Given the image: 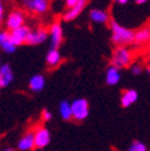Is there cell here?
<instances>
[{
	"instance_id": "obj_30",
	"label": "cell",
	"mask_w": 150,
	"mask_h": 151,
	"mask_svg": "<svg viewBox=\"0 0 150 151\" xmlns=\"http://www.w3.org/2000/svg\"><path fill=\"white\" fill-rule=\"evenodd\" d=\"M146 71H148V74H150V57H149V64H148V68H146Z\"/></svg>"
},
{
	"instance_id": "obj_31",
	"label": "cell",
	"mask_w": 150,
	"mask_h": 151,
	"mask_svg": "<svg viewBox=\"0 0 150 151\" xmlns=\"http://www.w3.org/2000/svg\"><path fill=\"white\" fill-rule=\"evenodd\" d=\"M4 151H16V150H15V149H12V147H6Z\"/></svg>"
},
{
	"instance_id": "obj_10",
	"label": "cell",
	"mask_w": 150,
	"mask_h": 151,
	"mask_svg": "<svg viewBox=\"0 0 150 151\" xmlns=\"http://www.w3.org/2000/svg\"><path fill=\"white\" fill-rule=\"evenodd\" d=\"M87 3H89V0H78V3L75 4L71 9H68L64 12L63 19L65 21H73V20H75L82 11H84V9H85V6H86Z\"/></svg>"
},
{
	"instance_id": "obj_8",
	"label": "cell",
	"mask_w": 150,
	"mask_h": 151,
	"mask_svg": "<svg viewBox=\"0 0 150 151\" xmlns=\"http://www.w3.org/2000/svg\"><path fill=\"white\" fill-rule=\"evenodd\" d=\"M30 32H31V29H30L27 26H25V25L19 27V28H16V29H14V31H10V36H11L12 43L16 47H19V46H21V44L26 43Z\"/></svg>"
},
{
	"instance_id": "obj_12",
	"label": "cell",
	"mask_w": 150,
	"mask_h": 151,
	"mask_svg": "<svg viewBox=\"0 0 150 151\" xmlns=\"http://www.w3.org/2000/svg\"><path fill=\"white\" fill-rule=\"evenodd\" d=\"M36 147L33 132H27L21 137L17 142V150L20 151H32Z\"/></svg>"
},
{
	"instance_id": "obj_13",
	"label": "cell",
	"mask_w": 150,
	"mask_h": 151,
	"mask_svg": "<svg viewBox=\"0 0 150 151\" xmlns=\"http://www.w3.org/2000/svg\"><path fill=\"white\" fill-rule=\"evenodd\" d=\"M122 78V74H121V69L118 68L111 65L107 68L106 70V75H105V80H106V84L108 86H116L119 84Z\"/></svg>"
},
{
	"instance_id": "obj_9",
	"label": "cell",
	"mask_w": 150,
	"mask_h": 151,
	"mask_svg": "<svg viewBox=\"0 0 150 151\" xmlns=\"http://www.w3.org/2000/svg\"><path fill=\"white\" fill-rule=\"evenodd\" d=\"M150 43V26L145 25L134 32V46H146Z\"/></svg>"
},
{
	"instance_id": "obj_2",
	"label": "cell",
	"mask_w": 150,
	"mask_h": 151,
	"mask_svg": "<svg viewBox=\"0 0 150 151\" xmlns=\"http://www.w3.org/2000/svg\"><path fill=\"white\" fill-rule=\"evenodd\" d=\"M134 54L129 47H116L111 57V65L118 69H124L133 64Z\"/></svg>"
},
{
	"instance_id": "obj_7",
	"label": "cell",
	"mask_w": 150,
	"mask_h": 151,
	"mask_svg": "<svg viewBox=\"0 0 150 151\" xmlns=\"http://www.w3.org/2000/svg\"><path fill=\"white\" fill-rule=\"evenodd\" d=\"M47 38H48V29L43 28V27H38L36 29H32V31L28 33L26 44H30V46H37V44H41L43 42H46Z\"/></svg>"
},
{
	"instance_id": "obj_15",
	"label": "cell",
	"mask_w": 150,
	"mask_h": 151,
	"mask_svg": "<svg viewBox=\"0 0 150 151\" xmlns=\"http://www.w3.org/2000/svg\"><path fill=\"white\" fill-rule=\"evenodd\" d=\"M0 48L7 54H11L16 49V46L11 41L10 31H0Z\"/></svg>"
},
{
	"instance_id": "obj_24",
	"label": "cell",
	"mask_w": 150,
	"mask_h": 151,
	"mask_svg": "<svg viewBox=\"0 0 150 151\" xmlns=\"http://www.w3.org/2000/svg\"><path fill=\"white\" fill-rule=\"evenodd\" d=\"M76 3H78V0H65V6L68 7V9H71Z\"/></svg>"
},
{
	"instance_id": "obj_27",
	"label": "cell",
	"mask_w": 150,
	"mask_h": 151,
	"mask_svg": "<svg viewBox=\"0 0 150 151\" xmlns=\"http://www.w3.org/2000/svg\"><path fill=\"white\" fill-rule=\"evenodd\" d=\"M149 0H136V3L138 4V5H143V4H145V3H148Z\"/></svg>"
},
{
	"instance_id": "obj_32",
	"label": "cell",
	"mask_w": 150,
	"mask_h": 151,
	"mask_svg": "<svg viewBox=\"0 0 150 151\" xmlns=\"http://www.w3.org/2000/svg\"><path fill=\"white\" fill-rule=\"evenodd\" d=\"M1 65H3L1 64V57H0V68H1Z\"/></svg>"
},
{
	"instance_id": "obj_22",
	"label": "cell",
	"mask_w": 150,
	"mask_h": 151,
	"mask_svg": "<svg viewBox=\"0 0 150 151\" xmlns=\"http://www.w3.org/2000/svg\"><path fill=\"white\" fill-rule=\"evenodd\" d=\"M131 73L134 76H139V75L143 74V65L140 63H133L131 65Z\"/></svg>"
},
{
	"instance_id": "obj_14",
	"label": "cell",
	"mask_w": 150,
	"mask_h": 151,
	"mask_svg": "<svg viewBox=\"0 0 150 151\" xmlns=\"http://www.w3.org/2000/svg\"><path fill=\"white\" fill-rule=\"evenodd\" d=\"M139 99V95L137 92V90L134 88H128L125 91L122 92L121 95V106L123 108H128L131 106H133Z\"/></svg>"
},
{
	"instance_id": "obj_28",
	"label": "cell",
	"mask_w": 150,
	"mask_h": 151,
	"mask_svg": "<svg viewBox=\"0 0 150 151\" xmlns=\"http://www.w3.org/2000/svg\"><path fill=\"white\" fill-rule=\"evenodd\" d=\"M20 1H21V3H22V4H24V5H25V6H26V5H27V4H28V3H30V1H31V0H20Z\"/></svg>"
},
{
	"instance_id": "obj_18",
	"label": "cell",
	"mask_w": 150,
	"mask_h": 151,
	"mask_svg": "<svg viewBox=\"0 0 150 151\" xmlns=\"http://www.w3.org/2000/svg\"><path fill=\"white\" fill-rule=\"evenodd\" d=\"M46 63L49 68H57L62 63V54L59 49H54V48L49 49V52L46 55Z\"/></svg>"
},
{
	"instance_id": "obj_33",
	"label": "cell",
	"mask_w": 150,
	"mask_h": 151,
	"mask_svg": "<svg viewBox=\"0 0 150 151\" xmlns=\"http://www.w3.org/2000/svg\"><path fill=\"white\" fill-rule=\"evenodd\" d=\"M0 3H1V0H0Z\"/></svg>"
},
{
	"instance_id": "obj_3",
	"label": "cell",
	"mask_w": 150,
	"mask_h": 151,
	"mask_svg": "<svg viewBox=\"0 0 150 151\" xmlns=\"http://www.w3.org/2000/svg\"><path fill=\"white\" fill-rule=\"evenodd\" d=\"M71 111H73V119L76 122H82L89 117L90 106L86 99H76L71 102Z\"/></svg>"
},
{
	"instance_id": "obj_21",
	"label": "cell",
	"mask_w": 150,
	"mask_h": 151,
	"mask_svg": "<svg viewBox=\"0 0 150 151\" xmlns=\"http://www.w3.org/2000/svg\"><path fill=\"white\" fill-rule=\"evenodd\" d=\"M128 151H148V147L144 142L139 140H134L128 147Z\"/></svg>"
},
{
	"instance_id": "obj_4",
	"label": "cell",
	"mask_w": 150,
	"mask_h": 151,
	"mask_svg": "<svg viewBox=\"0 0 150 151\" xmlns=\"http://www.w3.org/2000/svg\"><path fill=\"white\" fill-rule=\"evenodd\" d=\"M33 135H35V145L36 149H44L49 145L50 142V133L46 127L43 125H37L33 129Z\"/></svg>"
},
{
	"instance_id": "obj_16",
	"label": "cell",
	"mask_w": 150,
	"mask_h": 151,
	"mask_svg": "<svg viewBox=\"0 0 150 151\" xmlns=\"http://www.w3.org/2000/svg\"><path fill=\"white\" fill-rule=\"evenodd\" d=\"M90 20L95 24H99V25H105V24H108L110 22V15L101 9H92L90 11Z\"/></svg>"
},
{
	"instance_id": "obj_11",
	"label": "cell",
	"mask_w": 150,
	"mask_h": 151,
	"mask_svg": "<svg viewBox=\"0 0 150 151\" xmlns=\"http://www.w3.org/2000/svg\"><path fill=\"white\" fill-rule=\"evenodd\" d=\"M26 9L37 15L46 14L49 9V0H31L26 5Z\"/></svg>"
},
{
	"instance_id": "obj_20",
	"label": "cell",
	"mask_w": 150,
	"mask_h": 151,
	"mask_svg": "<svg viewBox=\"0 0 150 151\" xmlns=\"http://www.w3.org/2000/svg\"><path fill=\"white\" fill-rule=\"evenodd\" d=\"M59 114H61L63 120H70L73 119V111H71V103L66 100H63L59 103Z\"/></svg>"
},
{
	"instance_id": "obj_6",
	"label": "cell",
	"mask_w": 150,
	"mask_h": 151,
	"mask_svg": "<svg viewBox=\"0 0 150 151\" xmlns=\"http://www.w3.org/2000/svg\"><path fill=\"white\" fill-rule=\"evenodd\" d=\"M24 22H25V15L22 11L20 10H15L9 14V16L6 17V28L7 31H14L21 26H24Z\"/></svg>"
},
{
	"instance_id": "obj_17",
	"label": "cell",
	"mask_w": 150,
	"mask_h": 151,
	"mask_svg": "<svg viewBox=\"0 0 150 151\" xmlns=\"http://www.w3.org/2000/svg\"><path fill=\"white\" fill-rule=\"evenodd\" d=\"M44 86H46V79L41 74L33 75L28 81V87L32 92H41L44 88Z\"/></svg>"
},
{
	"instance_id": "obj_25",
	"label": "cell",
	"mask_w": 150,
	"mask_h": 151,
	"mask_svg": "<svg viewBox=\"0 0 150 151\" xmlns=\"http://www.w3.org/2000/svg\"><path fill=\"white\" fill-rule=\"evenodd\" d=\"M3 16H4V6L3 3H0V22L3 21Z\"/></svg>"
},
{
	"instance_id": "obj_23",
	"label": "cell",
	"mask_w": 150,
	"mask_h": 151,
	"mask_svg": "<svg viewBox=\"0 0 150 151\" xmlns=\"http://www.w3.org/2000/svg\"><path fill=\"white\" fill-rule=\"evenodd\" d=\"M41 118L43 122H50L52 119H53V114H52V112L48 111V109H43L42 113H41Z\"/></svg>"
},
{
	"instance_id": "obj_1",
	"label": "cell",
	"mask_w": 150,
	"mask_h": 151,
	"mask_svg": "<svg viewBox=\"0 0 150 151\" xmlns=\"http://www.w3.org/2000/svg\"><path fill=\"white\" fill-rule=\"evenodd\" d=\"M111 28V42L116 47H129L134 44V32L133 29L119 25L117 21H110Z\"/></svg>"
},
{
	"instance_id": "obj_5",
	"label": "cell",
	"mask_w": 150,
	"mask_h": 151,
	"mask_svg": "<svg viewBox=\"0 0 150 151\" xmlns=\"http://www.w3.org/2000/svg\"><path fill=\"white\" fill-rule=\"evenodd\" d=\"M49 37H50V48L59 49L63 42V28L59 21H56L49 27Z\"/></svg>"
},
{
	"instance_id": "obj_29",
	"label": "cell",
	"mask_w": 150,
	"mask_h": 151,
	"mask_svg": "<svg viewBox=\"0 0 150 151\" xmlns=\"http://www.w3.org/2000/svg\"><path fill=\"white\" fill-rule=\"evenodd\" d=\"M5 87V85H4V81H3V79L0 78V88H4Z\"/></svg>"
},
{
	"instance_id": "obj_19",
	"label": "cell",
	"mask_w": 150,
	"mask_h": 151,
	"mask_svg": "<svg viewBox=\"0 0 150 151\" xmlns=\"http://www.w3.org/2000/svg\"><path fill=\"white\" fill-rule=\"evenodd\" d=\"M0 78L3 79L5 87L9 86L14 81V71H12L11 66L9 64H3L1 65V68H0Z\"/></svg>"
},
{
	"instance_id": "obj_26",
	"label": "cell",
	"mask_w": 150,
	"mask_h": 151,
	"mask_svg": "<svg viewBox=\"0 0 150 151\" xmlns=\"http://www.w3.org/2000/svg\"><path fill=\"white\" fill-rule=\"evenodd\" d=\"M115 1L117 3V4H121V5H124V4H127L129 1V0H115Z\"/></svg>"
}]
</instances>
